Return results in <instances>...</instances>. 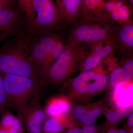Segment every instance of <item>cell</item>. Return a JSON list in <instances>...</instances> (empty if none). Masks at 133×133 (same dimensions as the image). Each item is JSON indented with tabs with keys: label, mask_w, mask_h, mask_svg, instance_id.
I'll return each mask as SVG.
<instances>
[{
	"label": "cell",
	"mask_w": 133,
	"mask_h": 133,
	"mask_svg": "<svg viewBox=\"0 0 133 133\" xmlns=\"http://www.w3.org/2000/svg\"><path fill=\"white\" fill-rule=\"evenodd\" d=\"M95 126L91 124L84 126L81 129L82 133H95Z\"/></svg>",
	"instance_id": "23"
},
{
	"label": "cell",
	"mask_w": 133,
	"mask_h": 133,
	"mask_svg": "<svg viewBox=\"0 0 133 133\" xmlns=\"http://www.w3.org/2000/svg\"><path fill=\"white\" fill-rule=\"evenodd\" d=\"M120 26L110 19H80L70 30L66 44L90 45L115 37Z\"/></svg>",
	"instance_id": "3"
},
{
	"label": "cell",
	"mask_w": 133,
	"mask_h": 133,
	"mask_svg": "<svg viewBox=\"0 0 133 133\" xmlns=\"http://www.w3.org/2000/svg\"><path fill=\"white\" fill-rule=\"evenodd\" d=\"M9 109L6 95L2 74L0 73V118L3 114Z\"/></svg>",
	"instance_id": "20"
},
{
	"label": "cell",
	"mask_w": 133,
	"mask_h": 133,
	"mask_svg": "<svg viewBox=\"0 0 133 133\" xmlns=\"http://www.w3.org/2000/svg\"><path fill=\"white\" fill-rule=\"evenodd\" d=\"M63 130L59 119L55 116H51L47 119L44 125L43 130L46 133H57Z\"/></svg>",
	"instance_id": "17"
},
{
	"label": "cell",
	"mask_w": 133,
	"mask_h": 133,
	"mask_svg": "<svg viewBox=\"0 0 133 133\" xmlns=\"http://www.w3.org/2000/svg\"><path fill=\"white\" fill-rule=\"evenodd\" d=\"M26 17L19 5L0 12V42L26 31Z\"/></svg>",
	"instance_id": "7"
},
{
	"label": "cell",
	"mask_w": 133,
	"mask_h": 133,
	"mask_svg": "<svg viewBox=\"0 0 133 133\" xmlns=\"http://www.w3.org/2000/svg\"><path fill=\"white\" fill-rule=\"evenodd\" d=\"M47 116L38 95L31 101L26 108L23 116V124L29 133H41Z\"/></svg>",
	"instance_id": "9"
},
{
	"label": "cell",
	"mask_w": 133,
	"mask_h": 133,
	"mask_svg": "<svg viewBox=\"0 0 133 133\" xmlns=\"http://www.w3.org/2000/svg\"><path fill=\"white\" fill-rule=\"evenodd\" d=\"M101 113V109L95 108L87 112L80 119L82 124L86 125H91L94 123L96 118L100 115Z\"/></svg>",
	"instance_id": "19"
},
{
	"label": "cell",
	"mask_w": 133,
	"mask_h": 133,
	"mask_svg": "<svg viewBox=\"0 0 133 133\" xmlns=\"http://www.w3.org/2000/svg\"><path fill=\"white\" fill-rule=\"evenodd\" d=\"M133 113L132 112L130 115L128 119V124L130 127H133Z\"/></svg>",
	"instance_id": "24"
},
{
	"label": "cell",
	"mask_w": 133,
	"mask_h": 133,
	"mask_svg": "<svg viewBox=\"0 0 133 133\" xmlns=\"http://www.w3.org/2000/svg\"><path fill=\"white\" fill-rule=\"evenodd\" d=\"M132 88H126L119 87L116 90L117 105L118 108L129 107L132 102Z\"/></svg>",
	"instance_id": "16"
},
{
	"label": "cell",
	"mask_w": 133,
	"mask_h": 133,
	"mask_svg": "<svg viewBox=\"0 0 133 133\" xmlns=\"http://www.w3.org/2000/svg\"><path fill=\"white\" fill-rule=\"evenodd\" d=\"M17 3L26 17L27 33H37L54 31L60 23L58 10L51 0H18Z\"/></svg>",
	"instance_id": "2"
},
{
	"label": "cell",
	"mask_w": 133,
	"mask_h": 133,
	"mask_svg": "<svg viewBox=\"0 0 133 133\" xmlns=\"http://www.w3.org/2000/svg\"><path fill=\"white\" fill-rule=\"evenodd\" d=\"M9 131V133H22V132H17L14 129H10L8 130Z\"/></svg>",
	"instance_id": "26"
},
{
	"label": "cell",
	"mask_w": 133,
	"mask_h": 133,
	"mask_svg": "<svg viewBox=\"0 0 133 133\" xmlns=\"http://www.w3.org/2000/svg\"><path fill=\"white\" fill-rule=\"evenodd\" d=\"M18 5L17 1L14 0H0V12L12 9Z\"/></svg>",
	"instance_id": "21"
},
{
	"label": "cell",
	"mask_w": 133,
	"mask_h": 133,
	"mask_svg": "<svg viewBox=\"0 0 133 133\" xmlns=\"http://www.w3.org/2000/svg\"><path fill=\"white\" fill-rule=\"evenodd\" d=\"M87 45L65 44L63 51L46 72V80L60 82L68 77L76 64L82 62Z\"/></svg>",
	"instance_id": "5"
},
{
	"label": "cell",
	"mask_w": 133,
	"mask_h": 133,
	"mask_svg": "<svg viewBox=\"0 0 133 133\" xmlns=\"http://www.w3.org/2000/svg\"><path fill=\"white\" fill-rule=\"evenodd\" d=\"M107 133H118V131H116L114 129H111L109 130Z\"/></svg>",
	"instance_id": "28"
},
{
	"label": "cell",
	"mask_w": 133,
	"mask_h": 133,
	"mask_svg": "<svg viewBox=\"0 0 133 133\" xmlns=\"http://www.w3.org/2000/svg\"><path fill=\"white\" fill-rule=\"evenodd\" d=\"M82 1L57 0L55 3L60 17L61 25L68 27L69 30L78 22L80 18Z\"/></svg>",
	"instance_id": "10"
},
{
	"label": "cell",
	"mask_w": 133,
	"mask_h": 133,
	"mask_svg": "<svg viewBox=\"0 0 133 133\" xmlns=\"http://www.w3.org/2000/svg\"><path fill=\"white\" fill-rule=\"evenodd\" d=\"M118 132V133H128L126 131L123 130H120Z\"/></svg>",
	"instance_id": "29"
},
{
	"label": "cell",
	"mask_w": 133,
	"mask_h": 133,
	"mask_svg": "<svg viewBox=\"0 0 133 133\" xmlns=\"http://www.w3.org/2000/svg\"><path fill=\"white\" fill-rule=\"evenodd\" d=\"M133 75L130 74L123 68L115 69L110 76V83L114 86H118L121 84L129 83L133 78Z\"/></svg>",
	"instance_id": "15"
},
{
	"label": "cell",
	"mask_w": 133,
	"mask_h": 133,
	"mask_svg": "<svg viewBox=\"0 0 133 133\" xmlns=\"http://www.w3.org/2000/svg\"><path fill=\"white\" fill-rule=\"evenodd\" d=\"M66 133H82V132L81 129L75 128L69 130Z\"/></svg>",
	"instance_id": "25"
},
{
	"label": "cell",
	"mask_w": 133,
	"mask_h": 133,
	"mask_svg": "<svg viewBox=\"0 0 133 133\" xmlns=\"http://www.w3.org/2000/svg\"><path fill=\"white\" fill-rule=\"evenodd\" d=\"M87 112L84 108L80 106H77L74 108L72 113L75 118L80 120Z\"/></svg>",
	"instance_id": "22"
},
{
	"label": "cell",
	"mask_w": 133,
	"mask_h": 133,
	"mask_svg": "<svg viewBox=\"0 0 133 133\" xmlns=\"http://www.w3.org/2000/svg\"><path fill=\"white\" fill-rule=\"evenodd\" d=\"M115 37L116 36L108 41L87 45L86 51L82 62L84 71H90L94 69L102 60L114 52L115 50Z\"/></svg>",
	"instance_id": "8"
},
{
	"label": "cell",
	"mask_w": 133,
	"mask_h": 133,
	"mask_svg": "<svg viewBox=\"0 0 133 133\" xmlns=\"http://www.w3.org/2000/svg\"><path fill=\"white\" fill-rule=\"evenodd\" d=\"M58 32L52 31L37 33L31 36L28 45L29 58L41 70L43 61L58 42L63 38Z\"/></svg>",
	"instance_id": "6"
},
{
	"label": "cell",
	"mask_w": 133,
	"mask_h": 133,
	"mask_svg": "<svg viewBox=\"0 0 133 133\" xmlns=\"http://www.w3.org/2000/svg\"><path fill=\"white\" fill-rule=\"evenodd\" d=\"M101 76V74H96L91 71L83 72L74 79L72 86L78 92H85L88 91L91 93L96 87Z\"/></svg>",
	"instance_id": "12"
},
{
	"label": "cell",
	"mask_w": 133,
	"mask_h": 133,
	"mask_svg": "<svg viewBox=\"0 0 133 133\" xmlns=\"http://www.w3.org/2000/svg\"><path fill=\"white\" fill-rule=\"evenodd\" d=\"M104 1H82L80 19L97 20L104 18Z\"/></svg>",
	"instance_id": "13"
},
{
	"label": "cell",
	"mask_w": 133,
	"mask_h": 133,
	"mask_svg": "<svg viewBox=\"0 0 133 133\" xmlns=\"http://www.w3.org/2000/svg\"><path fill=\"white\" fill-rule=\"evenodd\" d=\"M0 133H9L8 130L0 128Z\"/></svg>",
	"instance_id": "27"
},
{
	"label": "cell",
	"mask_w": 133,
	"mask_h": 133,
	"mask_svg": "<svg viewBox=\"0 0 133 133\" xmlns=\"http://www.w3.org/2000/svg\"><path fill=\"white\" fill-rule=\"evenodd\" d=\"M132 107L125 108H118L117 111H110L107 115L108 120L110 122H113L119 120L131 112Z\"/></svg>",
	"instance_id": "18"
},
{
	"label": "cell",
	"mask_w": 133,
	"mask_h": 133,
	"mask_svg": "<svg viewBox=\"0 0 133 133\" xmlns=\"http://www.w3.org/2000/svg\"><path fill=\"white\" fill-rule=\"evenodd\" d=\"M130 133H133V129H131V131H130Z\"/></svg>",
	"instance_id": "30"
},
{
	"label": "cell",
	"mask_w": 133,
	"mask_h": 133,
	"mask_svg": "<svg viewBox=\"0 0 133 133\" xmlns=\"http://www.w3.org/2000/svg\"><path fill=\"white\" fill-rule=\"evenodd\" d=\"M115 48L124 58L133 57L132 20L120 26L115 37Z\"/></svg>",
	"instance_id": "11"
},
{
	"label": "cell",
	"mask_w": 133,
	"mask_h": 133,
	"mask_svg": "<svg viewBox=\"0 0 133 133\" xmlns=\"http://www.w3.org/2000/svg\"><path fill=\"white\" fill-rule=\"evenodd\" d=\"M31 37L25 31L0 47V73L29 77L37 80L42 85L40 70L31 62L28 54Z\"/></svg>",
	"instance_id": "1"
},
{
	"label": "cell",
	"mask_w": 133,
	"mask_h": 133,
	"mask_svg": "<svg viewBox=\"0 0 133 133\" xmlns=\"http://www.w3.org/2000/svg\"><path fill=\"white\" fill-rule=\"evenodd\" d=\"M69 104L63 100L50 102L45 109L47 115L51 116H60L65 114L69 109Z\"/></svg>",
	"instance_id": "14"
},
{
	"label": "cell",
	"mask_w": 133,
	"mask_h": 133,
	"mask_svg": "<svg viewBox=\"0 0 133 133\" xmlns=\"http://www.w3.org/2000/svg\"><path fill=\"white\" fill-rule=\"evenodd\" d=\"M1 74L8 109L15 110L22 123L26 108L31 101L39 95L42 85L37 80L29 77Z\"/></svg>",
	"instance_id": "4"
}]
</instances>
